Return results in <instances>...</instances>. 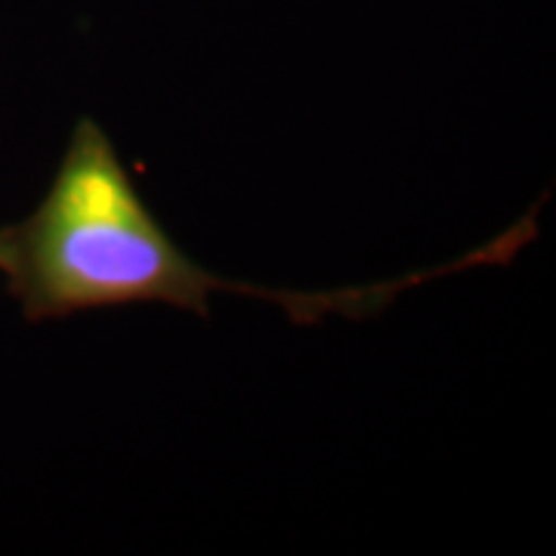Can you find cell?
I'll return each mask as SVG.
<instances>
[{
  "instance_id": "obj_1",
  "label": "cell",
  "mask_w": 556,
  "mask_h": 556,
  "mask_svg": "<svg viewBox=\"0 0 556 556\" xmlns=\"http://www.w3.org/2000/svg\"><path fill=\"white\" fill-rule=\"evenodd\" d=\"M532 239L535 219L526 217L448 266L358 288L285 291L232 281L204 269L164 232L109 134L97 121L80 118L38 211L0 239V266L13 276L16 294L31 318H60L130 303H167L207 313L214 294L232 291L239 298L278 303L288 316L313 325L334 313L375 316L405 288L485 263H507Z\"/></svg>"
}]
</instances>
